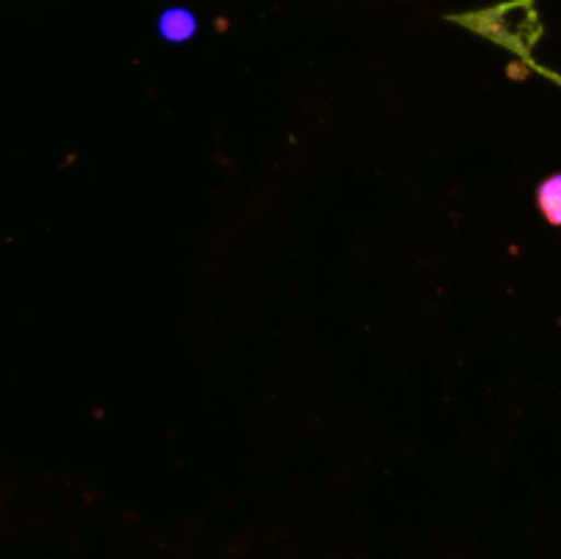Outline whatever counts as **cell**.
Here are the masks:
<instances>
[{
    "mask_svg": "<svg viewBox=\"0 0 561 559\" xmlns=\"http://www.w3.org/2000/svg\"><path fill=\"white\" fill-rule=\"evenodd\" d=\"M537 203H540V212L546 214L548 223L561 228V173L542 181L540 190H537Z\"/></svg>",
    "mask_w": 561,
    "mask_h": 559,
    "instance_id": "2",
    "label": "cell"
},
{
    "mask_svg": "<svg viewBox=\"0 0 561 559\" xmlns=\"http://www.w3.org/2000/svg\"><path fill=\"white\" fill-rule=\"evenodd\" d=\"M157 31L164 42H190L197 31V20L190 9H184V5H173V9H164L162 14H159Z\"/></svg>",
    "mask_w": 561,
    "mask_h": 559,
    "instance_id": "1",
    "label": "cell"
}]
</instances>
